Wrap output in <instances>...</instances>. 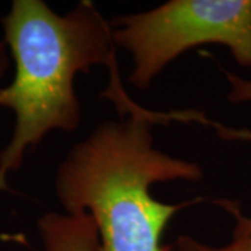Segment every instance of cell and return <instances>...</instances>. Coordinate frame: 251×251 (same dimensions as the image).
I'll list each match as a JSON object with an SVG mask.
<instances>
[{
    "mask_svg": "<svg viewBox=\"0 0 251 251\" xmlns=\"http://www.w3.org/2000/svg\"><path fill=\"white\" fill-rule=\"evenodd\" d=\"M45 251H98V230L87 214L48 212L38 219Z\"/></svg>",
    "mask_w": 251,
    "mask_h": 251,
    "instance_id": "4",
    "label": "cell"
},
{
    "mask_svg": "<svg viewBox=\"0 0 251 251\" xmlns=\"http://www.w3.org/2000/svg\"><path fill=\"white\" fill-rule=\"evenodd\" d=\"M159 117L143 108L106 120L77 143L57 166L54 191L64 214H87L97 225L98 251H162L172 218L201 198L166 204L152 197L155 183L200 181L202 168L162 152L151 126Z\"/></svg>",
    "mask_w": 251,
    "mask_h": 251,
    "instance_id": "2",
    "label": "cell"
},
{
    "mask_svg": "<svg viewBox=\"0 0 251 251\" xmlns=\"http://www.w3.org/2000/svg\"><path fill=\"white\" fill-rule=\"evenodd\" d=\"M162 251H180L175 247V244H171V246H163L162 247Z\"/></svg>",
    "mask_w": 251,
    "mask_h": 251,
    "instance_id": "8",
    "label": "cell"
},
{
    "mask_svg": "<svg viewBox=\"0 0 251 251\" xmlns=\"http://www.w3.org/2000/svg\"><path fill=\"white\" fill-rule=\"evenodd\" d=\"M173 244L180 251H251V229H233V239L221 247L198 242L190 236H180Z\"/></svg>",
    "mask_w": 251,
    "mask_h": 251,
    "instance_id": "6",
    "label": "cell"
},
{
    "mask_svg": "<svg viewBox=\"0 0 251 251\" xmlns=\"http://www.w3.org/2000/svg\"><path fill=\"white\" fill-rule=\"evenodd\" d=\"M1 25L16 66L11 82L0 85V108L16 116L11 138L0 152V191H4L7 176L46 135L78 128L77 74L106 66L110 84L120 78L112 27L90 0L67 14L53 11L44 0H14Z\"/></svg>",
    "mask_w": 251,
    "mask_h": 251,
    "instance_id": "1",
    "label": "cell"
},
{
    "mask_svg": "<svg viewBox=\"0 0 251 251\" xmlns=\"http://www.w3.org/2000/svg\"><path fill=\"white\" fill-rule=\"evenodd\" d=\"M115 45L133 60L128 81L147 90L180 54L201 45H224L251 67V0H171L155 9L109 21Z\"/></svg>",
    "mask_w": 251,
    "mask_h": 251,
    "instance_id": "3",
    "label": "cell"
},
{
    "mask_svg": "<svg viewBox=\"0 0 251 251\" xmlns=\"http://www.w3.org/2000/svg\"><path fill=\"white\" fill-rule=\"evenodd\" d=\"M10 67V53L4 41H0V82L4 78Z\"/></svg>",
    "mask_w": 251,
    "mask_h": 251,
    "instance_id": "7",
    "label": "cell"
},
{
    "mask_svg": "<svg viewBox=\"0 0 251 251\" xmlns=\"http://www.w3.org/2000/svg\"><path fill=\"white\" fill-rule=\"evenodd\" d=\"M226 78L230 85V91L227 95V99L230 102H233V103L251 102V80H244L242 77L229 72H226ZM218 204H221L234 218V230L251 229V216L243 215L240 208L234 205L232 201L221 200V201H218Z\"/></svg>",
    "mask_w": 251,
    "mask_h": 251,
    "instance_id": "5",
    "label": "cell"
}]
</instances>
